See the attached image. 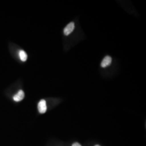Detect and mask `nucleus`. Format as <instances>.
I'll return each mask as SVG.
<instances>
[{
    "mask_svg": "<svg viewBox=\"0 0 146 146\" xmlns=\"http://www.w3.org/2000/svg\"><path fill=\"white\" fill-rule=\"evenodd\" d=\"M46 101L44 100H41L38 104V110L41 114H44L47 111Z\"/></svg>",
    "mask_w": 146,
    "mask_h": 146,
    "instance_id": "f257e3e1",
    "label": "nucleus"
},
{
    "mask_svg": "<svg viewBox=\"0 0 146 146\" xmlns=\"http://www.w3.org/2000/svg\"><path fill=\"white\" fill-rule=\"evenodd\" d=\"M75 28V24L74 22H70L64 29V34L65 35H69L73 32Z\"/></svg>",
    "mask_w": 146,
    "mask_h": 146,
    "instance_id": "f03ea898",
    "label": "nucleus"
},
{
    "mask_svg": "<svg viewBox=\"0 0 146 146\" xmlns=\"http://www.w3.org/2000/svg\"><path fill=\"white\" fill-rule=\"evenodd\" d=\"M25 93L22 90H20L16 94L13 96V99L16 102H20L24 99Z\"/></svg>",
    "mask_w": 146,
    "mask_h": 146,
    "instance_id": "7ed1b4c3",
    "label": "nucleus"
},
{
    "mask_svg": "<svg viewBox=\"0 0 146 146\" xmlns=\"http://www.w3.org/2000/svg\"><path fill=\"white\" fill-rule=\"evenodd\" d=\"M111 61H112L111 58L110 56H107L104 58L103 61H102V62L101 63V66L102 68H106L110 65Z\"/></svg>",
    "mask_w": 146,
    "mask_h": 146,
    "instance_id": "20e7f679",
    "label": "nucleus"
},
{
    "mask_svg": "<svg viewBox=\"0 0 146 146\" xmlns=\"http://www.w3.org/2000/svg\"><path fill=\"white\" fill-rule=\"evenodd\" d=\"M19 56L21 61H22L23 62H25L27 60V58H28L26 52L23 50H21L19 52Z\"/></svg>",
    "mask_w": 146,
    "mask_h": 146,
    "instance_id": "39448f33",
    "label": "nucleus"
},
{
    "mask_svg": "<svg viewBox=\"0 0 146 146\" xmlns=\"http://www.w3.org/2000/svg\"><path fill=\"white\" fill-rule=\"evenodd\" d=\"M72 146H81V145L80 143H78V142H76V143H73Z\"/></svg>",
    "mask_w": 146,
    "mask_h": 146,
    "instance_id": "423d86ee",
    "label": "nucleus"
},
{
    "mask_svg": "<svg viewBox=\"0 0 146 146\" xmlns=\"http://www.w3.org/2000/svg\"><path fill=\"white\" fill-rule=\"evenodd\" d=\"M95 146H99V145H95Z\"/></svg>",
    "mask_w": 146,
    "mask_h": 146,
    "instance_id": "0eeeda50",
    "label": "nucleus"
}]
</instances>
